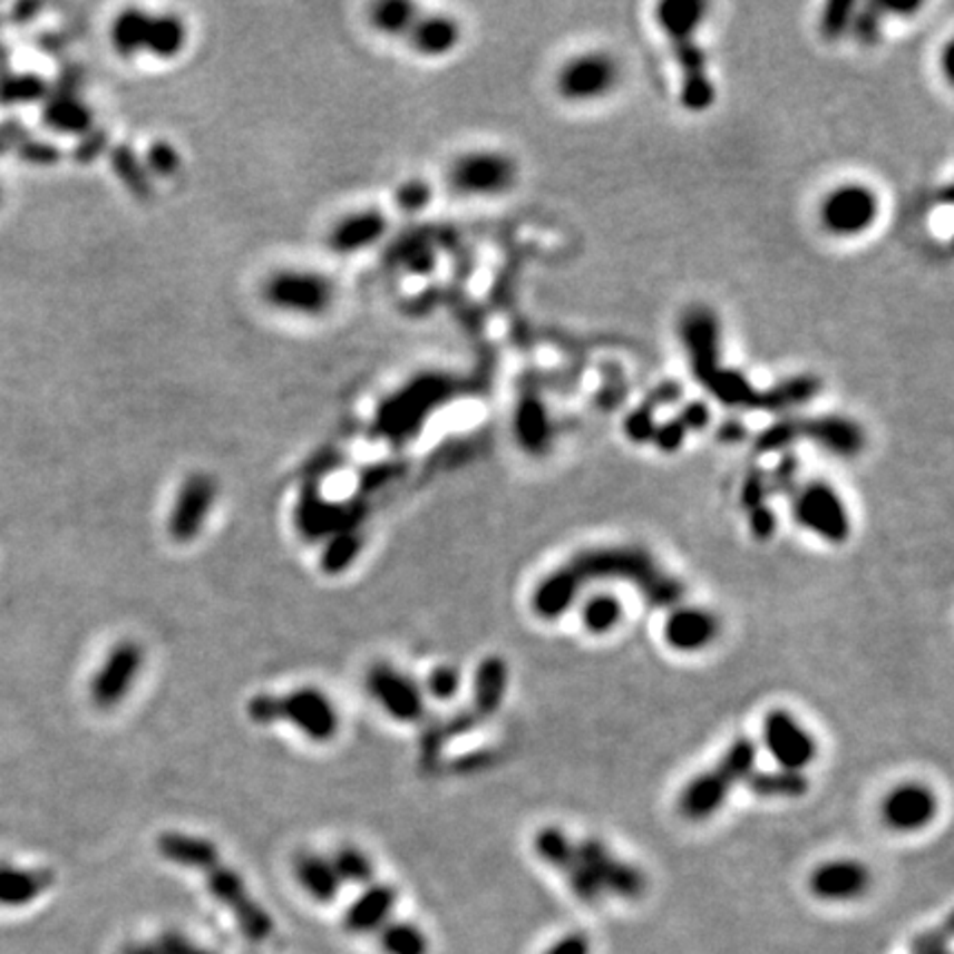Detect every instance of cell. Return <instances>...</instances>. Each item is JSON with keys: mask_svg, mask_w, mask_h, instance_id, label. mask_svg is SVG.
Instances as JSON below:
<instances>
[{"mask_svg": "<svg viewBox=\"0 0 954 954\" xmlns=\"http://www.w3.org/2000/svg\"><path fill=\"white\" fill-rule=\"evenodd\" d=\"M762 742L778 769L802 773L818 756L816 738L785 710L765 716Z\"/></svg>", "mask_w": 954, "mask_h": 954, "instance_id": "9a60e30c", "label": "cell"}, {"mask_svg": "<svg viewBox=\"0 0 954 954\" xmlns=\"http://www.w3.org/2000/svg\"><path fill=\"white\" fill-rule=\"evenodd\" d=\"M940 954H948V953H940Z\"/></svg>", "mask_w": 954, "mask_h": 954, "instance_id": "7bdbcfd3", "label": "cell"}, {"mask_svg": "<svg viewBox=\"0 0 954 954\" xmlns=\"http://www.w3.org/2000/svg\"><path fill=\"white\" fill-rule=\"evenodd\" d=\"M186 42L188 29L175 13L126 9L111 25V45L124 58L150 56L157 60H168L179 56Z\"/></svg>", "mask_w": 954, "mask_h": 954, "instance_id": "277c9868", "label": "cell"}, {"mask_svg": "<svg viewBox=\"0 0 954 954\" xmlns=\"http://www.w3.org/2000/svg\"><path fill=\"white\" fill-rule=\"evenodd\" d=\"M398 890L391 884L371 882L345 911V928L354 935H369L391 922Z\"/></svg>", "mask_w": 954, "mask_h": 954, "instance_id": "7402d4cb", "label": "cell"}, {"mask_svg": "<svg viewBox=\"0 0 954 954\" xmlns=\"http://www.w3.org/2000/svg\"><path fill=\"white\" fill-rule=\"evenodd\" d=\"M747 789L762 800H794L802 798L809 791V780L805 773L773 769V771H753L744 780Z\"/></svg>", "mask_w": 954, "mask_h": 954, "instance_id": "4316f807", "label": "cell"}, {"mask_svg": "<svg viewBox=\"0 0 954 954\" xmlns=\"http://www.w3.org/2000/svg\"><path fill=\"white\" fill-rule=\"evenodd\" d=\"M387 228L389 220L380 208H358L332 224L328 245L337 254H358L378 245Z\"/></svg>", "mask_w": 954, "mask_h": 954, "instance_id": "ffe728a7", "label": "cell"}, {"mask_svg": "<svg viewBox=\"0 0 954 954\" xmlns=\"http://www.w3.org/2000/svg\"><path fill=\"white\" fill-rule=\"evenodd\" d=\"M749 524H751V533H753L756 539H769L773 535L778 522H776V515L771 513V508H767L762 504V506H758V508L751 510Z\"/></svg>", "mask_w": 954, "mask_h": 954, "instance_id": "8d00e7d4", "label": "cell"}, {"mask_svg": "<svg viewBox=\"0 0 954 954\" xmlns=\"http://www.w3.org/2000/svg\"><path fill=\"white\" fill-rule=\"evenodd\" d=\"M814 438L839 456H853L861 449V434L857 427L844 420H827L820 422L814 431Z\"/></svg>", "mask_w": 954, "mask_h": 954, "instance_id": "836d02e7", "label": "cell"}, {"mask_svg": "<svg viewBox=\"0 0 954 954\" xmlns=\"http://www.w3.org/2000/svg\"><path fill=\"white\" fill-rule=\"evenodd\" d=\"M144 668V648L133 641L116 643L91 683V701L98 710H114L130 694Z\"/></svg>", "mask_w": 954, "mask_h": 954, "instance_id": "4fadbf2b", "label": "cell"}, {"mask_svg": "<svg viewBox=\"0 0 954 954\" xmlns=\"http://www.w3.org/2000/svg\"><path fill=\"white\" fill-rule=\"evenodd\" d=\"M330 859H332V866H334V870L343 884L369 886L373 882V873H376L373 861L358 846L345 844Z\"/></svg>", "mask_w": 954, "mask_h": 954, "instance_id": "1f68e13d", "label": "cell"}, {"mask_svg": "<svg viewBox=\"0 0 954 954\" xmlns=\"http://www.w3.org/2000/svg\"><path fill=\"white\" fill-rule=\"evenodd\" d=\"M217 502V481L208 474H193L188 477L171 508L168 515V535L177 544H191L195 542Z\"/></svg>", "mask_w": 954, "mask_h": 954, "instance_id": "2e32d148", "label": "cell"}, {"mask_svg": "<svg viewBox=\"0 0 954 954\" xmlns=\"http://www.w3.org/2000/svg\"><path fill=\"white\" fill-rule=\"evenodd\" d=\"M794 519L811 535L844 544L850 537V517L834 486L809 481L794 490Z\"/></svg>", "mask_w": 954, "mask_h": 954, "instance_id": "30bf717a", "label": "cell"}, {"mask_svg": "<svg viewBox=\"0 0 954 954\" xmlns=\"http://www.w3.org/2000/svg\"><path fill=\"white\" fill-rule=\"evenodd\" d=\"M155 944L162 948L164 954H217L199 946L197 942H193L191 937H186L184 933H177V931H164Z\"/></svg>", "mask_w": 954, "mask_h": 954, "instance_id": "d590c367", "label": "cell"}, {"mask_svg": "<svg viewBox=\"0 0 954 954\" xmlns=\"http://www.w3.org/2000/svg\"><path fill=\"white\" fill-rule=\"evenodd\" d=\"M402 40L422 58H442L458 49L463 40V27L456 16L420 9Z\"/></svg>", "mask_w": 954, "mask_h": 954, "instance_id": "44dd1931", "label": "cell"}, {"mask_svg": "<svg viewBox=\"0 0 954 954\" xmlns=\"http://www.w3.org/2000/svg\"><path fill=\"white\" fill-rule=\"evenodd\" d=\"M544 954H591V942L586 935L573 933L562 937L557 944H553Z\"/></svg>", "mask_w": 954, "mask_h": 954, "instance_id": "f35d334b", "label": "cell"}, {"mask_svg": "<svg viewBox=\"0 0 954 954\" xmlns=\"http://www.w3.org/2000/svg\"><path fill=\"white\" fill-rule=\"evenodd\" d=\"M121 954H164L162 948L153 942V944H128L121 948Z\"/></svg>", "mask_w": 954, "mask_h": 954, "instance_id": "60d3db41", "label": "cell"}, {"mask_svg": "<svg viewBox=\"0 0 954 954\" xmlns=\"http://www.w3.org/2000/svg\"><path fill=\"white\" fill-rule=\"evenodd\" d=\"M948 937H951V931H946V933H940V931L924 933V935H919V937L913 942V954L948 953V951H946Z\"/></svg>", "mask_w": 954, "mask_h": 954, "instance_id": "74e56055", "label": "cell"}, {"mask_svg": "<svg viewBox=\"0 0 954 954\" xmlns=\"http://www.w3.org/2000/svg\"><path fill=\"white\" fill-rule=\"evenodd\" d=\"M517 440L530 454H544L551 445V427L542 407H522L517 418Z\"/></svg>", "mask_w": 954, "mask_h": 954, "instance_id": "d6a6232c", "label": "cell"}, {"mask_svg": "<svg viewBox=\"0 0 954 954\" xmlns=\"http://www.w3.org/2000/svg\"><path fill=\"white\" fill-rule=\"evenodd\" d=\"M418 13L420 7L413 2L389 0L378 2L369 9V22L378 33H384L389 38H405Z\"/></svg>", "mask_w": 954, "mask_h": 954, "instance_id": "83f0119b", "label": "cell"}, {"mask_svg": "<svg viewBox=\"0 0 954 954\" xmlns=\"http://www.w3.org/2000/svg\"><path fill=\"white\" fill-rule=\"evenodd\" d=\"M51 886H53V875L49 870H33V868H18L11 864H0V906L4 908L29 906Z\"/></svg>", "mask_w": 954, "mask_h": 954, "instance_id": "484cf974", "label": "cell"}, {"mask_svg": "<svg viewBox=\"0 0 954 954\" xmlns=\"http://www.w3.org/2000/svg\"><path fill=\"white\" fill-rule=\"evenodd\" d=\"M720 632V623L710 610L676 605L663 623V639L676 652H701L710 648Z\"/></svg>", "mask_w": 954, "mask_h": 954, "instance_id": "d6986e66", "label": "cell"}, {"mask_svg": "<svg viewBox=\"0 0 954 954\" xmlns=\"http://www.w3.org/2000/svg\"><path fill=\"white\" fill-rule=\"evenodd\" d=\"M290 722L312 742H330L339 736L341 716L334 701L319 688L303 685L288 694H274V724Z\"/></svg>", "mask_w": 954, "mask_h": 954, "instance_id": "ba28073f", "label": "cell"}, {"mask_svg": "<svg viewBox=\"0 0 954 954\" xmlns=\"http://www.w3.org/2000/svg\"><path fill=\"white\" fill-rule=\"evenodd\" d=\"M155 846L166 861L188 870H197L202 875L222 864L220 846L202 835L166 831L157 837Z\"/></svg>", "mask_w": 954, "mask_h": 954, "instance_id": "603a6c76", "label": "cell"}, {"mask_svg": "<svg viewBox=\"0 0 954 954\" xmlns=\"http://www.w3.org/2000/svg\"><path fill=\"white\" fill-rule=\"evenodd\" d=\"M261 301L288 319L314 321L328 317L339 301L337 281L317 267L283 265L261 283Z\"/></svg>", "mask_w": 954, "mask_h": 954, "instance_id": "7a4b0ae2", "label": "cell"}, {"mask_svg": "<svg viewBox=\"0 0 954 954\" xmlns=\"http://www.w3.org/2000/svg\"><path fill=\"white\" fill-rule=\"evenodd\" d=\"M2 199H4V188H2V182H0V206H2Z\"/></svg>", "mask_w": 954, "mask_h": 954, "instance_id": "b9f144b4", "label": "cell"}, {"mask_svg": "<svg viewBox=\"0 0 954 954\" xmlns=\"http://www.w3.org/2000/svg\"><path fill=\"white\" fill-rule=\"evenodd\" d=\"M756 744L751 738H738L720 756L712 769L690 780L679 796V811L692 822L714 818L729 800L736 787H740L756 771Z\"/></svg>", "mask_w": 954, "mask_h": 954, "instance_id": "3957f363", "label": "cell"}, {"mask_svg": "<svg viewBox=\"0 0 954 954\" xmlns=\"http://www.w3.org/2000/svg\"><path fill=\"white\" fill-rule=\"evenodd\" d=\"M360 553H362V535H360V530L337 533V535H332L328 539V546L323 548L321 568L328 575H341V573H345L357 562Z\"/></svg>", "mask_w": 954, "mask_h": 954, "instance_id": "4dcf8cb0", "label": "cell"}, {"mask_svg": "<svg viewBox=\"0 0 954 954\" xmlns=\"http://www.w3.org/2000/svg\"><path fill=\"white\" fill-rule=\"evenodd\" d=\"M378 944L384 954H429V937L411 922H387Z\"/></svg>", "mask_w": 954, "mask_h": 954, "instance_id": "f1b7e54d", "label": "cell"}, {"mask_svg": "<svg viewBox=\"0 0 954 954\" xmlns=\"http://www.w3.org/2000/svg\"><path fill=\"white\" fill-rule=\"evenodd\" d=\"M882 217V199L864 182H841L825 193L818 204L820 228L837 241L868 235Z\"/></svg>", "mask_w": 954, "mask_h": 954, "instance_id": "8992f818", "label": "cell"}, {"mask_svg": "<svg viewBox=\"0 0 954 954\" xmlns=\"http://www.w3.org/2000/svg\"><path fill=\"white\" fill-rule=\"evenodd\" d=\"M292 870L299 886L319 904H332L343 888V882L339 879L332 859L325 855L299 853L294 857Z\"/></svg>", "mask_w": 954, "mask_h": 954, "instance_id": "d4e9b609", "label": "cell"}, {"mask_svg": "<svg viewBox=\"0 0 954 954\" xmlns=\"http://www.w3.org/2000/svg\"><path fill=\"white\" fill-rule=\"evenodd\" d=\"M517 162L497 148H469L456 155L447 168L449 188L465 199H493L506 195L517 182Z\"/></svg>", "mask_w": 954, "mask_h": 954, "instance_id": "5b68a950", "label": "cell"}, {"mask_svg": "<svg viewBox=\"0 0 954 954\" xmlns=\"http://www.w3.org/2000/svg\"><path fill=\"white\" fill-rule=\"evenodd\" d=\"M429 202V188L425 184L418 182H407L402 193H400V204L402 208H420Z\"/></svg>", "mask_w": 954, "mask_h": 954, "instance_id": "ab89813d", "label": "cell"}, {"mask_svg": "<svg viewBox=\"0 0 954 954\" xmlns=\"http://www.w3.org/2000/svg\"><path fill=\"white\" fill-rule=\"evenodd\" d=\"M508 690V665L499 656H486L476 668L471 710L484 722L497 714L504 705Z\"/></svg>", "mask_w": 954, "mask_h": 954, "instance_id": "cb8c5ba5", "label": "cell"}, {"mask_svg": "<svg viewBox=\"0 0 954 954\" xmlns=\"http://www.w3.org/2000/svg\"><path fill=\"white\" fill-rule=\"evenodd\" d=\"M873 875L866 864L857 859H829L820 864L811 877L809 888L825 902H850L870 888Z\"/></svg>", "mask_w": 954, "mask_h": 954, "instance_id": "ac0fdd59", "label": "cell"}, {"mask_svg": "<svg viewBox=\"0 0 954 954\" xmlns=\"http://www.w3.org/2000/svg\"><path fill=\"white\" fill-rule=\"evenodd\" d=\"M621 80V67L605 51H586L568 58L557 76V96L571 105H593L612 96Z\"/></svg>", "mask_w": 954, "mask_h": 954, "instance_id": "52a82bcc", "label": "cell"}, {"mask_svg": "<svg viewBox=\"0 0 954 954\" xmlns=\"http://www.w3.org/2000/svg\"><path fill=\"white\" fill-rule=\"evenodd\" d=\"M623 619V603L612 593H596L582 605V625L591 634H607Z\"/></svg>", "mask_w": 954, "mask_h": 954, "instance_id": "f546056e", "label": "cell"}, {"mask_svg": "<svg viewBox=\"0 0 954 954\" xmlns=\"http://www.w3.org/2000/svg\"><path fill=\"white\" fill-rule=\"evenodd\" d=\"M575 844L601 895L639 899L645 893L648 879L643 870L621 859L619 855H614L605 841L596 837H584V839H575Z\"/></svg>", "mask_w": 954, "mask_h": 954, "instance_id": "7c38bea8", "label": "cell"}, {"mask_svg": "<svg viewBox=\"0 0 954 954\" xmlns=\"http://www.w3.org/2000/svg\"><path fill=\"white\" fill-rule=\"evenodd\" d=\"M596 582H623L639 591L641 598L652 607L681 605L685 588L679 577L663 568V564L641 546H603L582 551L546 575L533 591V612L544 621L564 616L584 593Z\"/></svg>", "mask_w": 954, "mask_h": 954, "instance_id": "6da1fadb", "label": "cell"}, {"mask_svg": "<svg viewBox=\"0 0 954 954\" xmlns=\"http://www.w3.org/2000/svg\"><path fill=\"white\" fill-rule=\"evenodd\" d=\"M204 879H206L208 893L224 908H228L233 913L238 931L243 933V937L247 942L263 944L272 937L274 922H272L270 913L252 897L243 877L238 875L235 868H231L222 861L215 868H211L208 873H204Z\"/></svg>", "mask_w": 954, "mask_h": 954, "instance_id": "9c48e42d", "label": "cell"}, {"mask_svg": "<svg viewBox=\"0 0 954 954\" xmlns=\"http://www.w3.org/2000/svg\"><path fill=\"white\" fill-rule=\"evenodd\" d=\"M535 853L537 857L548 864L555 873H559L573 895L582 904H596L603 895L598 893L586 864L582 861L577 853V844L568 834H564L557 827H546L535 835Z\"/></svg>", "mask_w": 954, "mask_h": 954, "instance_id": "5bb4252c", "label": "cell"}, {"mask_svg": "<svg viewBox=\"0 0 954 954\" xmlns=\"http://www.w3.org/2000/svg\"><path fill=\"white\" fill-rule=\"evenodd\" d=\"M364 690L384 714L398 722H420L427 716L422 685L387 661H378L367 670Z\"/></svg>", "mask_w": 954, "mask_h": 954, "instance_id": "8fae6325", "label": "cell"}, {"mask_svg": "<svg viewBox=\"0 0 954 954\" xmlns=\"http://www.w3.org/2000/svg\"><path fill=\"white\" fill-rule=\"evenodd\" d=\"M463 688V674L454 665H438L429 672L425 683V697L429 694L436 701H454Z\"/></svg>", "mask_w": 954, "mask_h": 954, "instance_id": "e575fe53", "label": "cell"}, {"mask_svg": "<svg viewBox=\"0 0 954 954\" xmlns=\"http://www.w3.org/2000/svg\"><path fill=\"white\" fill-rule=\"evenodd\" d=\"M937 796L922 782L897 785L882 802V820L888 829L913 834L926 829L937 816Z\"/></svg>", "mask_w": 954, "mask_h": 954, "instance_id": "e0dca14e", "label": "cell"}]
</instances>
